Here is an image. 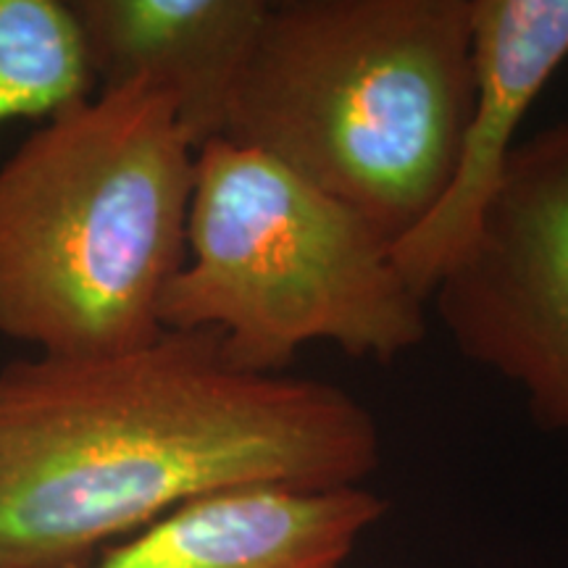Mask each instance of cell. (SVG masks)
I'll return each mask as SVG.
<instances>
[{
  "label": "cell",
  "instance_id": "ba28073f",
  "mask_svg": "<svg viewBox=\"0 0 568 568\" xmlns=\"http://www.w3.org/2000/svg\"><path fill=\"white\" fill-rule=\"evenodd\" d=\"M266 0H71L95 84H148L195 148L222 138Z\"/></svg>",
  "mask_w": 568,
  "mask_h": 568
},
{
  "label": "cell",
  "instance_id": "52a82bcc",
  "mask_svg": "<svg viewBox=\"0 0 568 568\" xmlns=\"http://www.w3.org/2000/svg\"><path fill=\"white\" fill-rule=\"evenodd\" d=\"M387 503L366 487H245L197 497L84 568H345Z\"/></svg>",
  "mask_w": 568,
  "mask_h": 568
},
{
  "label": "cell",
  "instance_id": "3957f363",
  "mask_svg": "<svg viewBox=\"0 0 568 568\" xmlns=\"http://www.w3.org/2000/svg\"><path fill=\"white\" fill-rule=\"evenodd\" d=\"M471 92V0H282L266 6L222 138L397 243L445 193Z\"/></svg>",
  "mask_w": 568,
  "mask_h": 568
},
{
  "label": "cell",
  "instance_id": "7a4b0ae2",
  "mask_svg": "<svg viewBox=\"0 0 568 568\" xmlns=\"http://www.w3.org/2000/svg\"><path fill=\"white\" fill-rule=\"evenodd\" d=\"M195 153L174 105L140 82L45 119L0 163V337L61 358L161 337Z\"/></svg>",
  "mask_w": 568,
  "mask_h": 568
},
{
  "label": "cell",
  "instance_id": "6da1fadb",
  "mask_svg": "<svg viewBox=\"0 0 568 568\" xmlns=\"http://www.w3.org/2000/svg\"><path fill=\"white\" fill-rule=\"evenodd\" d=\"M372 410L329 382L240 368L213 332L0 368V568H84L197 497L364 487Z\"/></svg>",
  "mask_w": 568,
  "mask_h": 568
},
{
  "label": "cell",
  "instance_id": "8992f818",
  "mask_svg": "<svg viewBox=\"0 0 568 568\" xmlns=\"http://www.w3.org/2000/svg\"><path fill=\"white\" fill-rule=\"evenodd\" d=\"M471 109L445 193L393 245L397 268L426 303L471 251L518 126L568 59V0H471Z\"/></svg>",
  "mask_w": 568,
  "mask_h": 568
},
{
  "label": "cell",
  "instance_id": "9c48e42d",
  "mask_svg": "<svg viewBox=\"0 0 568 568\" xmlns=\"http://www.w3.org/2000/svg\"><path fill=\"white\" fill-rule=\"evenodd\" d=\"M95 90L67 0H0V130L51 119Z\"/></svg>",
  "mask_w": 568,
  "mask_h": 568
},
{
  "label": "cell",
  "instance_id": "277c9868",
  "mask_svg": "<svg viewBox=\"0 0 568 568\" xmlns=\"http://www.w3.org/2000/svg\"><path fill=\"white\" fill-rule=\"evenodd\" d=\"M393 245L280 161L216 138L195 153L187 258L163 295L161 324L213 332L255 374H287L311 343L389 364L426 337V301Z\"/></svg>",
  "mask_w": 568,
  "mask_h": 568
},
{
  "label": "cell",
  "instance_id": "5b68a950",
  "mask_svg": "<svg viewBox=\"0 0 568 568\" xmlns=\"http://www.w3.org/2000/svg\"><path fill=\"white\" fill-rule=\"evenodd\" d=\"M429 301L456 351L568 445V116L518 142L471 251Z\"/></svg>",
  "mask_w": 568,
  "mask_h": 568
}]
</instances>
